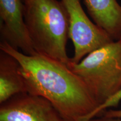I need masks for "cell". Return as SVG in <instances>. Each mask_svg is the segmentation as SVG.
Instances as JSON below:
<instances>
[{
  "mask_svg": "<svg viewBox=\"0 0 121 121\" xmlns=\"http://www.w3.org/2000/svg\"><path fill=\"white\" fill-rule=\"evenodd\" d=\"M0 49L19 62L27 93L48 100L67 121H87L99 106L67 65L38 54L26 55L5 42Z\"/></svg>",
  "mask_w": 121,
  "mask_h": 121,
  "instance_id": "cell-1",
  "label": "cell"
},
{
  "mask_svg": "<svg viewBox=\"0 0 121 121\" xmlns=\"http://www.w3.org/2000/svg\"><path fill=\"white\" fill-rule=\"evenodd\" d=\"M24 20L36 53L66 65L69 38L68 13L58 0H24Z\"/></svg>",
  "mask_w": 121,
  "mask_h": 121,
  "instance_id": "cell-2",
  "label": "cell"
},
{
  "mask_svg": "<svg viewBox=\"0 0 121 121\" xmlns=\"http://www.w3.org/2000/svg\"><path fill=\"white\" fill-rule=\"evenodd\" d=\"M67 65L101 105L121 90V39L90 53L80 62L70 60Z\"/></svg>",
  "mask_w": 121,
  "mask_h": 121,
  "instance_id": "cell-3",
  "label": "cell"
},
{
  "mask_svg": "<svg viewBox=\"0 0 121 121\" xmlns=\"http://www.w3.org/2000/svg\"><path fill=\"white\" fill-rule=\"evenodd\" d=\"M67 10L69 38L74 46L71 60L80 62L86 56L113 42L102 28L93 22L83 10L80 0H61Z\"/></svg>",
  "mask_w": 121,
  "mask_h": 121,
  "instance_id": "cell-4",
  "label": "cell"
},
{
  "mask_svg": "<svg viewBox=\"0 0 121 121\" xmlns=\"http://www.w3.org/2000/svg\"><path fill=\"white\" fill-rule=\"evenodd\" d=\"M0 121H67L48 100L28 93L1 104Z\"/></svg>",
  "mask_w": 121,
  "mask_h": 121,
  "instance_id": "cell-5",
  "label": "cell"
},
{
  "mask_svg": "<svg viewBox=\"0 0 121 121\" xmlns=\"http://www.w3.org/2000/svg\"><path fill=\"white\" fill-rule=\"evenodd\" d=\"M23 0H0V33L5 42L26 55L36 54L24 20Z\"/></svg>",
  "mask_w": 121,
  "mask_h": 121,
  "instance_id": "cell-6",
  "label": "cell"
},
{
  "mask_svg": "<svg viewBox=\"0 0 121 121\" xmlns=\"http://www.w3.org/2000/svg\"><path fill=\"white\" fill-rule=\"evenodd\" d=\"M95 24L113 41L121 39V6L117 0H84Z\"/></svg>",
  "mask_w": 121,
  "mask_h": 121,
  "instance_id": "cell-7",
  "label": "cell"
},
{
  "mask_svg": "<svg viewBox=\"0 0 121 121\" xmlns=\"http://www.w3.org/2000/svg\"><path fill=\"white\" fill-rule=\"evenodd\" d=\"M27 93L20 65L16 58L4 51L0 52V104L15 95Z\"/></svg>",
  "mask_w": 121,
  "mask_h": 121,
  "instance_id": "cell-8",
  "label": "cell"
},
{
  "mask_svg": "<svg viewBox=\"0 0 121 121\" xmlns=\"http://www.w3.org/2000/svg\"><path fill=\"white\" fill-rule=\"evenodd\" d=\"M121 101V90L119 91L118 93L113 96L112 97L109 99L108 100L98 107L93 112L90 116L88 117L87 121H89L90 119L96 117L98 115H100L104 111L107 110L108 108H111V107H116L118 105L119 103Z\"/></svg>",
  "mask_w": 121,
  "mask_h": 121,
  "instance_id": "cell-9",
  "label": "cell"
},
{
  "mask_svg": "<svg viewBox=\"0 0 121 121\" xmlns=\"http://www.w3.org/2000/svg\"><path fill=\"white\" fill-rule=\"evenodd\" d=\"M100 114L105 118H121V109L106 110Z\"/></svg>",
  "mask_w": 121,
  "mask_h": 121,
  "instance_id": "cell-10",
  "label": "cell"
},
{
  "mask_svg": "<svg viewBox=\"0 0 121 121\" xmlns=\"http://www.w3.org/2000/svg\"><path fill=\"white\" fill-rule=\"evenodd\" d=\"M89 121H121V118H105L102 117L100 118H94Z\"/></svg>",
  "mask_w": 121,
  "mask_h": 121,
  "instance_id": "cell-11",
  "label": "cell"
},
{
  "mask_svg": "<svg viewBox=\"0 0 121 121\" xmlns=\"http://www.w3.org/2000/svg\"><path fill=\"white\" fill-rule=\"evenodd\" d=\"M24 0H23V2H24Z\"/></svg>",
  "mask_w": 121,
  "mask_h": 121,
  "instance_id": "cell-12",
  "label": "cell"
}]
</instances>
